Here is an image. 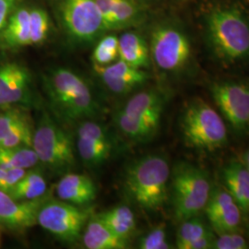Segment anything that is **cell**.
<instances>
[{"instance_id":"30bf717a","label":"cell","mask_w":249,"mask_h":249,"mask_svg":"<svg viewBox=\"0 0 249 249\" xmlns=\"http://www.w3.org/2000/svg\"><path fill=\"white\" fill-rule=\"evenodd\" d=\"M64 23L77 41L90 42L105 31L96 0H65Z\"/></svg>"},{"instance_id":"d4e9b609","label":"cell","mask_w":249,"mask_h":249,"mask_svg":"<svg viewBox=\"0 0 249 249\" xmlns=\"http://www.w3.org/2000/svg\"><path fill=\"white\" fill-rule=\"evenodd\" d=\"M77 149L81 160L89 166H97L109 158L112 145L99 144L84 137L78 136Z\"/></svg>"},{"instance_id":"ba28073f","label":"cell","mask_w":249,"mask_h":249,"mask_svg":"<svg viewBox=\"0 0 249 249\" xmlns=\"http://www.w3.org/2000/svg\"><path fill=\"white\" fill-rule=\"evenodd\" d=\"M88 218L89 213L79 206L63 200H50L42 206L37 223L58 239L72 243L80 238Z\"/></svg>"},{"instance_id":"484cf974","label":"cell","mask_w":249,"mask_h":249,"mask_svg":"<svg viewBox=\"0 0 249 249\" xmlns=\"http://www.w3.org/2000/svg\"><path fill=\"white\" fill-rule=\"evenodd\" d=\"M213 231L198 216L181 222L177 233V248L187 249L193 242L212 233Z\"/></svg>"},{"instance_id":"5b68a950","label":"cell","mask_w":249,"mask_h":249,"mask_svg":"<svg viewBox=\"0 0 249 249\" xmlns=\"http://www.w3.org/2000/svg\"><path fill=\"white\" fill-rule=\"evenodd\" d=\"M213 191L210 178L204 170L193 164L179 163L172 178L175 216L182 222L198 216L206 208Z\"/></svg>"},{"instance_id":"e0dca14e","label":"cell","mask_w":249,"mask_h":249,"mask_svg":"<svg viewBox=\"0 0 249 249\" xmlns=\"http://www.w3.org/2000/svg\"><path fill=\"white\" fill-rule=\"evenodd\" d=\"M118 57L137 69H146L151 63V52L146 41L136 33H124L118 38Z\"/></svg>"},{"instance_id":"ffe728a7","label":"cell","mask_w":249,"mask_h":249,"mask_svg":"<svg viewBox=\"0 0 249 249\" xmlns=\"http://www.w3.org/2000/svg\"><path fill=\"white\" fill-rule=\"evenodd\" d=\"M99 219L120 238L128 241L136 230V218L132 210L124 205L99 214Z\"/></svg>"},{"instance_id":"7c38bea8","label":"cell","mask_w":249,"mask_h":249,"mask_svg":"<svg viewBox=\"0 0 249 249\" xmlns=\"http://www.w3.org/2000/svg\"><path fill=\"white\" fill-rule=\"evenodd\" d=\"M44 197L15 199L0 191V224L11 230H23L36 225L38 214L45 203Z\"/></svg>"},{"instance_id":"8d00e7d4","label":"cell","mask_w":249,"mask_h":249,"mask_svg":"<svg viewBox=\"0 0 249 249\" xmlns=\"http://www.w3.org/2000/svg\"><path fill=\"white\" fill-rule=\"evenodd\" d=\"M20 0H0V32Z\"/></svg>"},{"instance_id":"2e32d148","label":"cell","mask_w":249,"mask_h":249,"mask_svg":"<svg viewBox=\"0 0 249 249\" xmlns=\"http://www.w3.org/2000/svg\"><path fill=\"white\" fill-rule=\"evenodd\" d=\"M226 190L239 205L242 212L249 213V172L240 161H231L223 170Z\"/></svg>"},{"instance_id":"ab89813d","label":"cell","mask_w":249,"mask_h":249,"mask_svg":"<svg viewBox=\"0 0 249 249\" xmlns=\"http://www.w3.org/2000/svg\"><path fill=\"white\" fill-rule=\"evenodd\" d=\"M5 173H6V169H4V168H1V167H0V183H1L2 179L4 178Z\"/></svg>"},{"instance_id":"f546056e","label":"cell","mask_w":249,"mask_h":249,"mask_svg":"<svg viewBox=\"0 0 249 249\" xmlns=\"http://www.w3.org/2000/svg\"><path fill=\"white\" fill-rule=\"evenodd\" d=\"M49 31V18L45 10L30 9V38L31 45L42 44Z\"/></svg>"},{"instance_id":"5bb4252c","label":"cell","mask_w":249,"mask_h":249,"mask_svg":"<svg viewBox=\"0 0 249 249\" xmlns=\"http://www.w3.org/2000/svg\"><path fill=\"white\" fill-rule=\"evenodd\" d=\"M163 108L164 97L160 91L147 89L133 95L124 104L121 111L159 128Z\"/></svg>"},{"instance_id":"83f0119b","label":"cell","mask_w":249,"mask_h":249,"mask_svg":"<svg viewBox=\"0 0 249 249\" xmlns=\"http://www.w3.org/2000/svg\"><path fill=\"white\" fill-rule=\"evenodd\" d=\"M139 16L133 0H114V30L131 26Z\"/></svg>"},{"instance_id":"277c9868","label":"cell","mask_w":249,"mask_h":249,"mask_svg":"<svg viewBox=\"0 0 249 249\" xmlns=\"http://www.w3.org/2000/svg\"><path fill=\"white\" fill-rule=\"evenodd\" d=\"M181 129L187 144L199 151H218L228 142L227 126L223 117L200 99L192 101L186 107Z\"/></svg>"},{"instance_id":"d590c367","label":"cell","mask_w":249,"mask_h":249,"mask_svg":"<svg viewBox=\"0 0 249 249\" xmlns=\"http://www.w3.org/2000/svg\"><path fill=\"white\" fill-rule=\"evenodd\" d=\"M105 31L114 30V0H96Z\"/></svg>"},{"instance_id":"9a60e30c","label":"cell","mask_w":249,"mask_h":249,"mask_svg":"<svg viewBox=\"0 0 249 249\" xmlns=\"http://www.w3.org/2000/svg\"><path fill=\"white\" fill-rule=\"evenodd\" d=\"M56 194L66 202L83 206L92 202L97 195L93 181L85 175L69 173L63 177L57 186Z\"/></svg>"},{"instance_id":"cb8c5ba5","label":"cell","mask_w":249,"mask_h":249,"mask_svg":"<svg viewBox=\"0 0 249 249\" xmlns=\"http://www.w3.org/2000/svg\"><path fill=\"white\" fill-rule=\"evenodd\" d=\"M39 161L33 147L18 146L13 148L0 147V167L4 169H29Z\"/></svg>"},{"instance_id":"44dd1931","label":"cell","mask_w":249,"mask_h":249,"mask_svg":"<svg viewBox=\"0 0 249 249\" xmlns=\"http://www.w3.org/2000/svg\"><path fill=\"white\" fill-rule=\"evenodd\" d=\"M30 93V74L26 69L19 66L12 78L0 89V107L26 103Z\"/></svg>"},{"instance_id":"e575fe53","label":"cell","mask_w":249,"mask_h":249,"mask_svg":"<svg viewBox=\"0 0 249 249\" xmlns=\"http://www.w3.org/2000/svg\"><path fill=\"white\" fill-rule=\"evenodd\" d=\"M27 170L28 169L21 168L6 169L4 178L0 183V191L9 193V191L18 184V181L25 176Z\"/></svg>"},{"instance_id":"4fadbf2b","label":"cell","mask_w":249,"mask_h":249,"mask_svg":"<svg viewBox=\"0 0 249 249\" xmlns=\"http://www.w3.org/2000/svg\"><path fill=\"white\" fill-rule=\"evenodd\" d=\"M96 71L107 88L116 94L127 93L149 79L147 72L121 59L109 66H96Z\"/></svg>"},{"instance_id":"3957f363","label":"cell","mask_w":249,"mask_h":249,"mask_svg":"<svg viewBox=\"0 0 249 249\" xmlns=\"http://www.w3.org/2000/svg\"><path fill=\"white\" fill-rule=\"evenodd\" d=\"M170 165L160 154L143 156L127 167L124 187L134 201L147 211H157L168 196Z\"/></svg>"},{"instance_id":"52a82bcc","label":"cell","mask_w":249,"mask_h":249,"mask_svg":"<svg viewBox=\"0 0 249 249\" xmlns=\"http://www.w3.org/2000/svg\"><path fill=\"white\" fill-rule=\"evenodd\" d=\"M150 52L160 70L177 72L184 70L190 62L192 47L188 36L181 28L162 24L151 34Z\"/></svg>"},{"instance_id":"836d02e7","label":"cell","mask_w":249,"mask_h":249,"mask_svg":"<svg viewBox=\"0 0 249 249\" xmlns=\"http://www.w3.org/2000/svg\"><path fill=\"white\" fill-rule=\"evenodd\" d=\"M25 116L18 109H9L0 114V142Z\"/></svg>"},{"instance_id":"4316f807","label":"cell","mask_w":249,"mask_h":249,"mask_svg":"<svg viewBox=\"0 0 249 249\" xmlns=\"http://www.w3.org/2000/svg\"><path fill=\"white\" fill-rule=\"evenodd\" d=\"M34 131L28 120L23 118L16 124L0 142V147L13 148L18 146L33 147Z\"/></svg>"},{"instance_id":"8fae6325","label":"cell","mask_w":249,"mask_h":249,"mask_svg":"<svg viewBox=\"0 0 249 249\" xmlns=\"http://www.w3.org/2000/svg\"><path fill=\"white\" fill-rule=\"evenodd\" d=\"M204 212L217 234L237 231L240 226L242 210L226 189H213Z\"/></svg>"},{"instance_id":"74e56055","label":"cell","mask_w":249,"mask_h":249,"mask_svg":"<svg viewBox=\"0 0 249 249\" xmlns=\"http://www.w3.org/2000/svg\"><path fill=\"white\" fill-rule=\"evenodd\" d=\"M20 65L17 63H6L0 66V89H2L12 76L18 71Z\"/></svg>"},{"instance_id":"ac0fdd59","label":"cell","mask_w":249,"mask_h":249,"mask_svg":"<svg viewBox=\"0 0 249 249\" xmlns=\"http://www.w3.org/2000/svg\"><path fill=\"white\" fill-rule=\"evenodd\" d=\"M88 249H124L128 241L117 236L98 217L89 220L82 237Z\"/></svg>"},{"instance_id":"f1b7e54d","label":"cell","mask_w":249,"mask_h":249,"mask_svg":"<svg viewBox=\"0 0 249 249\" xmlns=\"http://www.w3.org/2000/svg\"><path fill=\"white\" fill-rule=\"evenodd\" d=\"M118 57V38L115 36L104 37L96 45L92 59L96 66L104 67L115 61Z\"/></svg>"},{"instance_id":"d6986e66","label":"cell","mask_w":249,"mask_h":249,"mask_svg":"<svg viewBox=\"0 0 249 249\" xmlns=\"http://www.w3.org/2000/svg\"><path fill=\"white\" fill-rule=\"evenodd\" d=\"M2 40L9 47L31 45L30 9H19L12 12L3 28Z\"/></svg>"},{"instance_id":"7a4b0ae2","label":"cell","mask_w":249,"mask_h":249,"mask_svg":"<svg viewBox=\"0 0 249 249\" xmlns=\"http://www.w3.org/2000/svg\"><path fill=\"white\" fill-rule=\"evenodd\" d=\"M51 108L64 121L74 122L98 114V104L87 83L67 69H55L45 80Z\"/></svg>"},{"instance_id":"d6a6232c","label":"cell","mask_w":249,"mask_h":249,"mask_svg":"<svg viewBox=\"0 0 249 249\" xmlns=\"http://www.w3.org/2000/svg\"><path fill=\"white\" fill-rule=\"evenodd\" d=\"M249 243L238 231H226L215 236L213 249H248Z\"/></svg>"},{"instance_id":"8992f818","label":"cell","mask_w":249,"mask_h":249,"mask_svg":"<svg viewBox=\"0 0 249 249\" xmlns=\"http://www.w3.org/2000/svg\"><path fill=\"white\" fill-rule=\"evenodd\" d=\"M33 149L38 160L54 172L71 169L75 165V152L71 138L45 114L34 131Z\"/></svg>"},{"instance_id":"9c48e42d","label":"cell","mask_w":249,"mask_h":249,"mask_svg":"<svg viewBox=\"0 0 249 249\" xmlns=\"http://www.w3.org/2000/svg\"><path fill=\"white\" fill-rule=\"evenodd\" d=\"M214 103L232 128L249 132V82L224 80L211 86Z\"/></svg>"},{"instance_id":"4dcf8cb0","label":"cell","mask_w":249,"mask_h":249,"mask_svg":"<svg viewBox=\"0 0 249 249\" xmlns=\"http://www.w3.org/2000/svg\"><path fill=\"white\" fill-rule=\"evenodd\" d=\"M139 249H169L171 244L167 240V231L164 224L153 227L140 238Z\"/></svg>"},{"instance_id":"1f68e13d","label":"cell","mask_w":249,"mask_h":249,"mask_svg":"<svg viewBox=\"0 0 249 249\" xmlns=\"http://www.w3.org/2000/svg\"><path fill=\"white\" fill-rule=\"evenodd\" d=\"M77 134L80 137L87 138L99 144L112 145L105 127L94 121H89L87 119L81 121Z\"/></svg>"},{"instance_id":"6da1fadb","label":"cell","mask_w":249,"mask_h":249,"mask_svg":"<svg viewBox=\"0 0 249 249\" xmlns=\"http://www.w3.org/2000/svg\"><path fill=\"white\" fill-rule=\"evenodd\" d=\"M206 40L214 55L224 64L249 59V20L236 7L211 10L205 19Z\"/></svg>"},{"instance_id":"603a6c76","label":"cell","mask_w":249,"mask_h":249,"mask_svg":"<svg viewBox=\"0 0 249 249\" xmlns=\"http://www.w3.org/2000/svg\"><path fill=\"white\" fill-rule=\"evenodd\" d=\"M46 189L45 178L40 172L27 171L25 176L7 194L15 199H36L45 196Z\"/></svg>"},{"instance_id":"7402d4cb","label":"cell","mask_w":249,"mask_h":249,"mask_svg":"<svg viewBox=\"0 0 249 249\" xmlns=\"http://www.w3.org/2000/svg\"><path fill=\"white\" fill-rule=\"evenodd\" d=\"M115 122L118 129L126 138L134 142H147L151 140L159 129L140 119L124 114L121 110L116 113Z\"/></svg>"},{"instance_id":"f35d334b","label":"cell","mask_w":249,"mask_h":249,"mask_svg":"<svg viewBox=\"0 0 249 249\" xmlns=\"http://www.w3.org/2000/svg\"><path fill=\"white\" fill-rule=\"evenodd\" d=\"M243 163H244V165L247 167V169L249 170V149L244 153V156H243Z\"/></svg>"}]
</instances>
